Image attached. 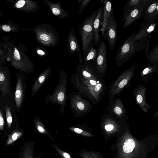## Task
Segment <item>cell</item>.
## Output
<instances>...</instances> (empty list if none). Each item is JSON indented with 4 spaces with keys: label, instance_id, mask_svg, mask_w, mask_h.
Returning <instances> with one entry per match:
<instances>
[{
    "label": "cell",
    "instance_id": "cell-1",
    "mask_svg": "<svg viewBox=\"0 0 158 158\" xmlns=\"http://www.w3.org/2000/svg\"><path fill=\"white\" fill-rule=\"evenodd\" d=\"M10 38V36L4 37L3 41L0 42V46L6 54V60L16 69L26 73L32 71L33 64L27 55L28 51L25 45L9 41Z\"/></svg>",
    "mask_w": 158,
    "mask_h": 158
},
{
    "label": "cell",
    "instance_id": "cell-2",
    "mask_svg": "<svg viewBox=\"0 0 158 158\" xmlns=\"http://www.w3.org/2000/svg\"><path fill=\"white\" fill-rule=\"evenodd\" d=\"M135 33L131 34L117 50L116 59V64L118 67L128 62L136 52L145 49V42L132 40Z\"/></svg>",
    "mask_w": 158,
    "mask_h": 158
},
{
    "label": "cell",
    "instance_id": "cell-3",
    "mask_svg": "<svg viewBox=\"0 0 158 158\" xmlns=\"http://www.w3.org/2000/svg\"><path fill=\"white\" fill-rule=\"evenodd\" d=\"M35 38L42 46L52 47L59 43V36L56 29L47 23L41 24L32 29Z\"/></svg>",
    "mask_w": 158,
    "mask_h": 158
},
{
    "label": "cell",
    "instance_id": "cell-4",
    "mask_svg": "<svg viewBox=\"0 0 158 158\" xmlns=\"http://www.w3.org/2000/svg\"><path fill=\"white\" fill-rule=\"evenodd\" d=\"M98 9L95 10L89 16L87 17L81 23L79 31L82 44L83 54L85 57L89 49L94 46L93 23Z\"/></svg>",
    "mask_w": 158,
    "mask_h": 158
},
{
    "label": "cell",
    "instance_id": "cell-5",
    "mask_svg": "<svg viewBox=\"0 0 158 158\" xmlns=\"http://www.w3.org/2000/svg\"><path fill=\"white\" fill-rule=\"evenodd\" d=\"M158 18V16H156L144 21L132 40L134 41H140L146 42L144 49L146 55L148 53L149 49L151 35L156 27V23L155 21Z\"/></svg>",
    "mask_w": 158,
    "mask_h": 158
},
{
    "label": "cell",
    "instance_id": "cell-6",
    "mask_svg": "<svg viewBox=\"0 0 158 158\" xmlns=\"http://www.w3.org/2000/svg\"><path fill=\"white\" fill-rule=\"evenodd\" d=\"M135 64L124 72L112 84L110 90V95L114 96L118 94L127 84L134 75Z\"/></svg>",
    "mask_w": 158,
    "mask_h": 158
},
{
    "label": "cell",
    "instance_id": "cell-7",
    "mask_svg": "<svg viewBox=\"0 0 158 158\" xmlns=\"http://www.w3.org/2000/svg\"><path fill=\"white\" fill-rule=\"evenodd\" d=\"M147 2L139 6L128 8L124 10L122 20V21L124 22L123 25V28L127 27L141 18Z\"/></svg>",
    "mask_w": 158,
    "mask_h": 158
},
{
    "label": "cell",
    "instance_id": "cell-8",
    "mask_svg": "<svg viewBox=\"0 0 158 158\" xmlns=\"http://www.w3.org/2000/svg\"><path fill=\"white\" fill-rule=\"evenodd\" d=\"M97 55L95 64L97 70L100 72L104 73L106 70L107 64V49L103 39L100 41L98 47Z\"/></svg>",
    "mask_w": 158,
    "mask_h": 158
},
{
    "label": "cell",
    "instance_id": "cell-9",
    "mask_svg": "<svg viewBox=\"0 0 158 158\" xmlns=\"http://www.w3.org/2000/svg\"><path fill=\"white\" fill-rule=\"evenodd\" d=\"M117 27V23L113 15L107 22L103 36L107 40L110 50L113 49L116 44Z\"/></svg>",
    "mask_w": 158,
    "mask_h": 158
},
{
    "label": "cell",
    "instance_id": "cell-10",
    "mask_svg": "<svg viewBox=\"0 0 158 158\" xmlns=\"http://www.w3.org/2000/svg\"><path fill=\"white\" fill-rule=\"evenodd\" d=\"M7 3H12V7L18 10L25 13L34 12L39 9L36 1L31 0H19L14 1L7 0Z\"/></svg>",
    "mask_w": 158,
    "mask_h": 158
},
{
    "label": "cell",
    "instance_id": "cell-11",
    "mask_svg": "<svg viewBox=\"0 0 158 158\" xmlns=\"http://www.w3.org/2000/svg\"><path fill=\"white\" fill-rule=\"evenodd\" d=\"M156 16H158V0H148L143 14L144 21Z\"/></svg>",
    "mask_w": 158,
    "mask_h": 158
},
{
    "label": "cell",
    "instance_id": "cell-12",
    "mask_svg": "<svg viewBox=\"0 0 158 158\" xmlns=\"http://www.w3.org/2000/svg\"><path fill=\"white\" fill-rule=\"evenodd\" d=\"M103 7L102 6L98 9V13L95 18L93 23L94 32V44L98 47L100 41L99 31L100 27L102 25L103 18Z\"/></svg>",
    "mask_w": 158,
    "mask_h": 158
},
{
    "label": "cell",
    "instance_id": "cell-13",
    "mask_svg": "<svg viewBox=\"0 0 158 158\" xmlns=\"http://www.w3.org/2000/svg\"><path fill=\"white\" fill-rule=\"evenodd\" d=\"M103 7L102 28L100 29V31H102V37H103L108 21L112 16L114 15L112 4L110 1L107 0L103 1Z\"/></svg>",
    "mask_w": 158,
    "mask_h": 158
},
{
    "label": "cell",
    "instance_id": "cell-14",
    "mask_svg": "<svg viewBox=\"0 0 158 158\" xmlns=\"http://www.w3.org/2000/svg\"><path fill=\"white\" fill-rule=\"evenodd\" d=\"M44 2L49 7L52 14L59 19L65 18L69 15V13L61 7V2L54 3L48 0H44Z\"/></svg>",
    "mask_w": 158,
    "mask_h": 158
},
{
    "label": "cell",
    "instance_id": "cell-15",
    "mask_svg": "<svg viewBox=\"0 0 158 158\" xmlns=\"http://www.w3.org/2000/svg\"><path fill=\"white\" fill-rule=\"evenodd\" d=\"M66 80H64L61 83H60L54 93L51 97L54 102H57L61 105H63L65 103L66 98Z\"/></svg>",
    "mask_w": 158,
    "mask_h": 158
},
{
    "label": "cell",
    "instance_id": "cell-16",
    "mask_svg": "<svg viewBox=\"0 0 158 158\" xmlns=\"http://www.w3.org/2000/svg\"><path fill=\"white\" fill-rule=\"evenodd\" d=\"M67 40V48L69 54L73 55L74 52H77L79 54H81L77 40L72 28L68 34Z\"/></svg>",
    "mask_w": 158,
    "mask_h": 158
},
{
    "label": "cell",
    "instance_id": "cell-17",
    "mask_svg": "<svg viewBox=\"0 0 158 158\" xmlns=\"http://www.w3.org/2000/svg\"><path fill=\"white\" fill-rule=\"evenodd\" d=\"M8 72L6 66L0 64V90L3 95L6 94L9 88L7 77Z\"/></svg>",
    "mask_w": 158,
    "mask_h": 158
},
{
    "label": "cell",
    "instance_id": "cell-18",
    "mask_svg": "<svg viewBox=\"0 0 158 158\" xmlns=\"http://www.w3.org/2000/svg\"><path fill=\"white\" fill-rule=\"evenodd\" d=\"M51 67L50 66L45 69L39 76L36 80L32 87L31 95H34L38 89L45 81L46 79L50 75L51 72Z\"/></svg>",
    "mask_w": 158,
    "mask_h": 158
},
{
    "label": "cell",
    "instance_id": "cell-19",
    "mask_svg": "<svg viewBox=\"0 0 158 158\" xmlns=\"http://www.w3.org/2000/svg\"><path fill=\"white\" fill-rule=\"evenodd\" d=\"M145 89L146 88L145 87H141L138 89L136 92L135 97L136 102L143 110L146 112H147L150 107L146 101L144 95Z\"/></svg>",
    "mask_w": 158,
    "mask_h": 158
},
{
    "label": "cell",
    "instance_id": "cell-20",
    "mask_svg": "<svg viewBox=\"0 0 158 158\" xmlns=\"http://www.w3.org/2000/svg\"><path fill=\"white\" fill-rule=\"evenodd\" d=\"M23 90L21 79L18 78L15 93V101L17 107L19 108L23 102Z\"/></svg>",
    "mask_w": 158,
    "mask_h": 158
},
{
    "label": "cell",
    "instance_id": "cell-21",
    "mask_svg": "<svg viewBox=\"0 0 158 158\" xmlns=\"http://www.w3.org/2000/svg\"><path fill=\"white\" fill-rule=\"evenodd\" d=\"M71 102L73 108L78 111H85L88 107L87 103L78 95H75L73 97L72 99Z\"/></svg>",
    "mask_w": 158,
    "mask_h": 158
},
{
    "label": "cell",
    "instance_id": "cell-22",
    "mask_svg": "<svg viewBox=\"0 0 158 158\" xmlns=\"http://www.w3.org/2000/svg\"><path fill=\"white\" fill-rule=\"evenodd\" d=\"M34 146L32 142L25 143L21 149L19 158H34Z\"/></svg>",
    "mask_w": 158,
    "mask_h": 158
},
{
    "label": "cell",
    "instance_id": "cell-23",
    "mask_svg": "<svg viewBox=\"0 0 158 158\" xmlns=\"http://www.w3.org/2000/svg\"><path fill=\"white\" fill-rule=\"evenodd\" d=\"M149 62L158 69V44H156L152 49L147 54Z\"/></svg>",
    "mask_w": 158,
    "mask_h": 158
},
{
    "label": "cell",
    "instance_id": "cell-24",
    "mask_svg": "<svg viewBox=\"0 0 158 158\" xmlns=\"http://www.w3.org/2000/svg\"><path fill=\"white\" fill-rule=\"evenodd\" d=\"M20 27L15 23L8 20L5 23L0 24V30L5 32H18Z\"/></svg>",
    "mask_w": 158,
    "mask_h": 158
},
{
    "label": "cell",
    "instance_id": "cell-25",
    "mask_svg": "<svg viewBox=\"0 0 158 158\" xmlns=\"http://www.w3.org/2000/svg\"><path fill=\"white\" fill-rule=\"evenodd\" d=\"M23 134L22 131L18 129H15L9 136L6 142L7 145L11 144L19 138Z\"/></svg>",
    "mask_w": 158,
    "mask_h": 158
},
{
    "label": "cell",
    "instance_id": "cell-26",
    "mask_svg": "<svg viewBox=\"0 0 158 158\" xmlns=\"http://www.w3.org/2000/svg\"><path fill=\"white\" fill-rule=\"evenodd\" d=\"M97 55V50L94 46L90 48L84 58V62H87L92 60L95 62Z\"/></svg>",
    "mask_w": 158,
    "mask_h": 158
},
{
    "label": "cell",
    "instance_id": "cell-27",
    "mask_svg": "<svg viewBox=\"0 0 158 158\" xmlns=\"http://www.w3.org/2000/svg\"><path fill=\"white\" fill-rule=\"evenodd\" d=\"M135 145V141L132 139L127 140L124 143L123 149L124 152L128 153L132 151Z\"/></svg>",
    "mask_w": 158,
    "mask_h": 158
},
{
    "label": "cell",
    "instance_id": "cell-28",
    "mask_svg": "<svg viewBox=\"0 0 158 158\" xmlns=\"http://www.w3.org/2000/svg\"><path fill=\"white\" fill-rule=\"evenodd\" d=\"M148 1V0H128L123 9L124 10L128 8L142 5L146 3Z\"/></svg>",
    "mask_w": 158,
    "mask_h": 158
},
{
    "label": "cell",
    "instance_id": "cell-29",
    "mask_svg": "<svg viewBox=\"0 0 158 158\" xmlns=\"http://www.w3.org/2000/svg\"><path fill=\"white\" fill-rule=\"evenodd\" d=\"M35 123L36 128L40 133L48 135V131L40 120H35Z\"/></svg>",
    "mask_w": 158,
    "mask_h": 158
},
{
    "label": "cell",
    "instance_id": "cell-30",
    "mask_svg": "<svg viewBox=\"0 0 158 158\" xmlns=\"http://www.w3.org/2000/svg\"><path fill=\"white\" fill-rule=\"evenodd\" d=\"M5 108L7 126L8 127L10 128V127L12 122V115L10 112V107L6 106Z\"/></svg>",
    "mask_w": 158,
    "mask_h": 158
},
{
    "label": "cell",
    "instance_id": "cell-31",
    "mask_svg": "<svg viewBox=\"0 0 158 158\" xmlns=\"http://www.w3.org/2000/svg\"><path fill=\"white\" fill-rule=\"evenodd\" d=\"M157 69L153 65H148L141 72V75L144 76L149 74L153 72L156 71Z\"/></svg>",
    "mask_w": 158,
    "mask_h": 158
},
{
    "label": "cell",
    "instance_id": "cell-32",
    "mask_svg": "<svg viewBox=\"0 0 158 158\" xmlns=\"http://www.w3.org/2000/svg\"><path fill=\"white\" fill-rule=\"evenodd\" d=\"M91 0H79L78 3L80 4V7L78 9V13L81 14L86 8Z\"/></svg>",
    "mask_w": 158,
    "mask_h": 158
},
{
    "label": "cell",
    "instance_id": "cell-33",
    "mask_svg": "<svg viewBox=\"0 0 158 158\" xmlns=\"http://www.w3.org/2000/svg\"><path fill=\"white\" fill-rule=\"evenodd\" d=\"M52 146L56 150L62 158H73L68 153L62 150L55 144L52 145Z\"/></svg>",
    "mask_w": 158,
    "mask_h": 158
},
{
    "label": "cell",
    "instance_id": "cell-34",
    "mask_svg": "<svg viewBox=\"0 0 158 158\" xmlns=\"http://www.w3.org/2000/svg\"><path fill=\"white\" fill-rule=\"evenodd\" d=\"M75 133L85 136H89L90 135L87 132L77 127H71L69 128Z\"/></svg>",
    "mask_w": 158,
    "mask_h": 158
},
{
    "label": "cell",
    "instance_id": "cell-35",
    "mask_svg": "<svg viewBox=\"0 0 158 158\" xmlns=\"http://www.w3.org/2000/svg\"><path fill=\"white\" fill-rule=\"evenodd\" d=\"M6 56L5 52L0 46V64L6 65Z\"/></svg>",
    "mask_w": 158,
    "mask_h": 158
},
{
    "label": "cell",
    "instance_id": "cell-36",
    "mask_svg": "<svg viewBox=\"0 0 158 158\" xmlns=\"http://www.w3.org/2000/svg\"><path fill=\"white\" fill-rule=\"evenodd\" d=\"M35 51L39 56H43L46 55V53L42 49L40 48L39 47L35 48Z\"/></svg>",
    "mask_w": 158,
    "mask_h": 158
},
{
    "label": "cell",
    "instance_id": "cell-37",
    "mask_svg": "<svg viewBox=\"0 0 158 158\" xmlns=\"http://www.w3.org/2000/svg\"><path fill=\"white\" fill-rule=\"evenodd\" d=\"M114 112L118 115H120L123 113V110L119 106H115L114 109Z\"/></svg>",
    "mask_w": 158,
    "mask_h": 158
},
{
    "label": "cell",
    "instance_id": "cell-38",
    "mask_svg": "<svg viewBox=\"0 0 158 158\" xmlns=\"http://www.w3.org/2000/svg\"><path fill=\"white\" fill-rule=\"evenodd\" d=\"M4 125V119L2 113L0 111V130L2 131Z\"/></svg>",
    "mask_w": 158,
    "mask_h": 158
},
{
    "label": "cell",
    "instance_id": "cell-39",
    "mask_svg": "<svg viewBox=\"0 0 158 158\" xmlns=\"http://www.w3.org/2000/svg\"><path fill=\"white\" fill-rule=\"evenodd\" d=\"M114 128L113 126L111 124L107 125L105 126L106 130L108 131H110Z\"/></svg>",
    "mask_w": 158,
    "mask_h": 158
},
{
    "label": "cell",
    "instance_id": "cell-40",
    "mask_svg": "<svg viewBox=\"0 0 158 158\" xmlns=\"http://www.w3.org/2000/svg\"><path fill=\"white\" fill-rule=\"evenodd\" d=\"M3 15V14L0 11V16H2Z\"/></svg>",
    "mask_w": 158,
    "mask_h": 158
}]
</instances>
